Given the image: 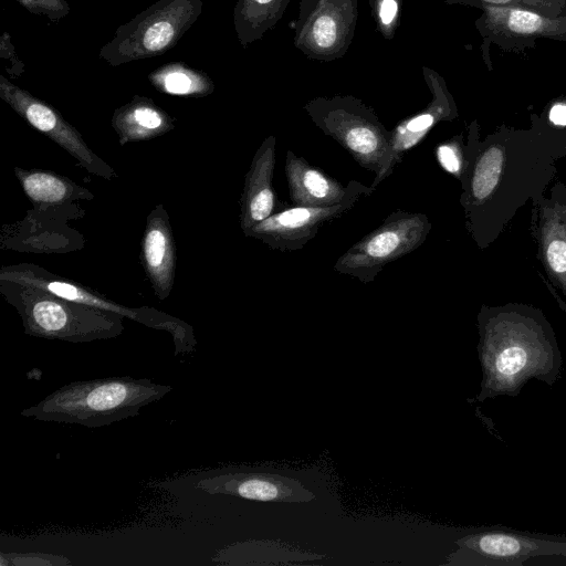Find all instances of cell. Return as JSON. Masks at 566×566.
<instances>
[{
	"label": "cell",
	"instance_id": "obj_20",
	"mask_svg": "<svg viewBox=\"0 0 566 566\" xmlns=\"http://www.w3.org/2000/svg\"><path fill=\"white\" fill-rule=\"evenodd\" d=\"M483 8L485 6H513L532 9L547 17L566 15V0H442Z\"/></svg>",
	"mask_w": 566,
	"mask_h": 566
},
{
	"label": "cell",
	"instance_id": "obj_16",
	"mask_svg": "<svg viewBox=\"0 0 566 566\" xmlns=\"http://www.w3.org/2000/svg\"><path fill=\"white\" fill-rule=\"evenodd\" d=\"M457 544L485 557L502 559L518 558L537 547L530 539H521L502 533L470 535L459 539Z\"/></svg>",
	"mask_w": 566,
	"mask_h": 566
},
{
	"label": "cell",
	"instance_id": "obj_23",
	"mask_svg": "<svg viewBox=\"0 0 566 566\" xmlns=\"http://www.w3.org/2000/svg\"><path fill=\"white\" fill-rule=\"evenodd\" d=\"M544 251L551 270L559 276H566V233L557 230L547 233Z\"/></svg>",
	"mask_w": 566,
	"mask_h": 566
},
{
	"label": "cell",
	"instance_id": "obj_5",
	"mask_svg": "<svg viewBox=\"0 0 566 566\" xmlns=\"http://www.w3.org/2000/svg\"><path fill=\"white\" fill-rule=\"evenodd\" d=\"M430 230L431 222L424 213L396 210L345 251L333 269L370 283L387 264L421 247Z\"/></svg>",
	"mask_w": 566,
	"mask_h": 566
},
{
	"label": "cell",
	"instance_id": "obj_1",
	"mask_svg": "<svg viewBox=\"0 0 566 566\" xmlns=\"http://www.w3.org/2000/svg\"><path fill=\"white\" fill-rule=\"evenodd\" d=\"M479 357L482 367L478 401L518 395L531 379L557 381L562 356L546 322L516 312L480 318Z\"/></svg>",
	"mask_w": 566,
	"mask_h": 566
},
{
	"label": "cell",
	"instance_id": "obj_15",
	"mask_svg": "<svg viewBox=\"0 0 566 566\" xmlns=\"http://www.w3.org/2000/svg\"><path fill=\"white\" fill-rule=\"evenodd\" d=\"M151 85L164 93L181 96H205L213 92L214 84L207 73L182 62H171L148 74Z\"/></svg>",
	"mask_w": 566,
	"mask_h": 566
},
{
	"label": "cell",
	"instance_id": "obj_3",
	"mask_svg": "<svg viewBox=\"0 0 566 566\" xmlns=\"http://www.w3.org/2000/svg\"><path fill=\"white\" fill-rule=\"evenodd\" d=\"M314 125L337 142L355 161L376 174L371 187L387 178L391 130L376 112L354 96L316 97L304 106Z\"/></svg>",
	"mask_w": 566,
	"mask_h": 566
},
{
	"label": "cell",
	"instance_id": "obj_24",
	"mask_svg": "<svg viewBox=\"0 0 566 566\" xmlns=\"http://www.w3.org/2000/svg\"><path fill=\"white\" fill-rule=\"evenodd\" d=\"M370 4L382 36L391 39L399 15L400 0H370Z\"/></svg>",
	"mask_w": 566,
	"mask_h": 566
},
{
	"label": "cell",
	"instance_id": "obj_9",
	"mask_svg": "<svg viewBox=\"0 0 566 566\" xmlns=\"http://www.w3.org/2000/svg\"><path fill=\"white\" fill-rule=\"evenodd\" d=\"M284 170L294 206L329 207L369 196L375 190L357 180L344 186L292 150L286 151Z\"/></svg>",
	"mask_w": 566,
	"mask_h": 566
},
{
	"label": "cell",
	"instance_id": "obj_21",
	"mask_svg": "<svg viewBox=\"0 0 566 566\" xmlns=\"http://www.w3.org/2000/svg\"><path fill=\"white\" fill-rule=\"evenodd\" d=\"M25 192L34 200L54 202L62 200L66 195L65 184L49 174L35 172L29 175L23 181Z\"/></svg>",
	"mask_w": 566,
	"mask_h": 566
},
{
	"label": "cell",
	"instance_id": "obj_13",
	"mask_svg": "<svg viewBox=\"0 0 566 566\" xmlns=\"http://www.w3.org/2000/svg\"><path fill=\"white\" fill-rule=\"evenodd\" d=\"M275 148V137H266L255 153L247 177L242 206V227L245 233L273 214Z\"/></svg>",
	"mask_w": 566,
	"mask_h": 566
},
{
	"label": "cell",
	"instance_id": "obj_27",
	"mask_svg": "<svg viewBox=\"0 0 566 566\" xmlns=\"http://www.w3.org/2000/svg\"><path fill=\"white\" fill-rule=\"evenodd\" d=\"M0 57L4 61V69L11 77L20 76L25 71V65L19 60L8 32H3L0 38Z\"/></svg>",
	"mask_w": 566,
	"mask_h": 566
},
{
	"label": "cell",
	"instance_id": "obj_7",
	"mask_svg": "<svg viewBox=\"0 0 566 566\" xmlns=\"http://www.w3.org/2000/svg\"><path fill=\"white\" fill-rule=\"evenodd\" d=\"M482 10L476 28L484 44L495 42L504 49H516L541 38L566 40V15L553 18L513 6H485Z\"/></svg>",
	"mask_w": 566,
	"mask_h": 566
},
{
	"label": "cell",
	"instance_id": "obj_22",
	"mask_svg": "<svg viewBox=\"0 0 566 566\" xmlns=\"http://www.w3.org/2000/svg\"><path fill=\"white\" fill-rule=\"evenodd\" d=\"M73 563L63 555L40 552L1 553V566H70Z\"/></svg>",
	"mask_w": 566,
	"mask_h": 566
},
{
	"label": "cell",
	"instance_id": "obj_19",
	"mask_svg": "<svg viewBox=\"0 0 566 566\" xmlns=\"http://www.w3.org/2000/svg\"><path fill=\"white\" fill-rule=\"evenodd\" d=\"M144 248L151 275L160 282L167 281L171 269V251L167 233L159 227L149 229Z\"/></svg>",
	"mask_w": 566,
	"mask_h": 566
},
{
	"label": "cell",
	"instance_id": "obj_25",
	"mask_svg": "<svg viewBox=\"0 0 566 566\" xmlns=\"http://www.w3.org/2000/svg\"><path fill=\"white\" fill-rule=\"evenodd\" d=\"M27 11L59 22L65 18L71 9L66 0H14Z\"/></svg>",
	"mask_w": 566,
	"mask_h": 566
},
{
	"label": "cell",
	"instance_id": "obj_10",
	"mask_svg": "<svg viewBox=\"0 0 566 566\" xmlns=\"http://www.w3.org/2000/svg\"><path fill=\"white\" fill-rule=\"evenodd\" d=\"M195 488L209 494H223L261 502H308L315 499L300 481L272 473L234 472L200 479Z\"/></svg>",
	"mask_w": 566,
	"mask_h": 566
},
{
	"label": "cell",
	"instance_id": "obj_8",
	"mask_svg": "<svg viewBox=\"0 0 566 566\" xmlns=\"http://www.w3.org/2000/svg\"><path fill=\"white\" fill-rule=\"evenodd\" d=\"M360 197L329 207L295 206L271 214L254 226L247 234L273 250L293 252L303 249L326 222L350 211Z\"/></svg>",
	"mask_w": 566,
	"mask_h": 566
},
{
	"label": "cell",
	"instance_id": "obj_14",
	"mask_svg": "<svg viewBox=\"0 0 566 566\" xmlns=\"http://www.w3.org/2000/svg\"><path fill=\"white\" fill-rule=\"evenodd\" d=\"M290 0H238L233 11L237 38L243 48L263 38L282 19Z\"/></svg>",
	"mask_w": 566,
	"mask_h": 566
},
{
	"label": "cell",
	"instance_id": "obj_4",
	"mask_svg": "<svg viewBox=\"0 0 566 566\" xmlns=\"http://www.w3.org/2000/svg\"><path fill=\"white\" fill-rule=\"evenodd\" d=\"M203 0H158L119 25L98 53L112 66L163 55L197 21Z\"/></svg>",
	"mask_w": 566,
	"mask_h": 566
},
{
	"label": "cell",
	"instance_id": "obj_6",
	"mask_svg": "<svg viewBox=\"0 0 566 566\" xmlns=\"http://www.w3.org/2000/svg\"><path fill=\"white\" fill-rule=\"evenodd\" d=\"M357 18V0H301L294 44L310 59L336 60L347 52Z\"/></svg>",
	"mask_w": 566,
	"mask_h": 566
},
{
	"label": "cell",
	"instance_id": "obj_11",
	"mask_svg": "<svg viewBox=\"0 0 566 566\" xmlns=\"http://www.w3.org/2000/svg\"><path fill=\"white\" fill-rule=\"evenodd\" d=\"M0 97L33 127L60 143L87 168L95 165L77 133L49 105L0 75Z\"/></svg>",
	"mask_w": 566,
	"mask_h": 566
},
{
	"label": "cell",
	"instance_id": "obj_12",
	"mask_svg": "<svg viewBox=\"0 0 566 566\" xmlns=\"http://www.w3.org/2000/svg\"><path fill=\"white\" fill-rule=\"evenodd\" d=\"M423 74L432 93V99L424 109L410 118L402 119L391 130L387 177L394 172L402 155L419 144L437 123L455 116L453 101L442 78L428 69H423Z\"/></svg>",
	"mask_w": 566,
	"mask_h": 566
},
{
	"label": "cell",
	"instance_id": "obj_26",
	"mask_svg": "<svg viewBox=\"0 0 566 566\" xmlns=\"http://www.w3.org/2000/svg\"><path fill=\"white\" fill-rule=\"evenodd\" d=\"M436 157L446 171L457 177L462 174L463 158L455 139L439 144L436 149Z\"/></svg>",
	"mask_w": 566,
	"mask_h": 566
},
{
	"label": "cell",
	"instance_id": "obj_28",
	"mask_svg": "<svg viewBox=\"0 0 566 566\" xmlns=\"http://www.w3.org/2000/svg\"><path fill=\"white\" fill-rule=\"evenodd\" d=\"M549 120L559 126L566 125V104L565 103H557L552 106L549 111Z\"/></svg>",
	"mask_w": 566,
	"mask_h": 566
},
{
	"label": "cell",
	"instance_id": "obj_2",
	"mask_svg": "<svg viewBox=\"0 0 566 566\" xmlns=\"http://www.w3.org/2000/svg\"><path fill=\"white\" fill-rule=\"evenodd\" d=\"M171 390L169 385L128 376L76 380L23 409L21 416L99 428L136 417L143 408L163 399Z\"/></svg>",
	"mask_w": 566,
	"mask_h": 566
},
{
	"label": "cell",
	"instance_id": "obj_18",
	"mask_svg": "<svg viewBox=\"0 0 566 566\" xmlns=\"http://www.w3.org/2000/svg\"><path fill=\"white\" fill-rule=\"evenodd\" d=\"M504 156L500 148L490 147L476 159L469 179V197L473 203L485 200L502 172Z\"/></svg>",
	"mask_w": 566,
	"mask_h": 566
},
{
	"label": "cell",
	"instance_id": "obj_17",
	"mask_svg": "<svg viewBox=\"0 0 566 566\" xmlns=\"http://www.w3.org/2000/svg\"><path fill=\"white\" fill-rule=\"evenodd\" d=\"M116 124L127 132H154L166 126L167 116L151 99L136 96L116 112Z\"/></svg>",
	"mask_w": 566,
	"mask_h": 566
}]
</instances>
